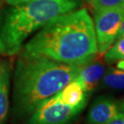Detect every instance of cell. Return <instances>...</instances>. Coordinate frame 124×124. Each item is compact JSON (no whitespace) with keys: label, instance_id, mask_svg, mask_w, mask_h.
Returning <instances> with one entry per match:
<instances>
[{"label":"cell","instance_id":"1","mask_svg":"<svg viewBox=\"0 0 124 124\" xmlns=\"http://www.w3.org/2000/svg\"><path fill=\"white\" fill-rule=\"evenodd\" d=\"M23 53L66 64L84 65L97 54L94 23L86 8L54 17L24 46Z\"/></svg>","mask_w":124,"mask_h":124},{"label":"cell","instance_id":"2","mask_svg":"<svg viewBox=\"0 0 124 124\" xmlns=\"http://www.w3.org/2000/svg\"><path fill=\"white\" fill-rule=\"evenodd\" d=\"M83 65L66 64L41 55L23 53L14 81V111L18 118L31 116L45 100L77 77Z\"/></svg>","mask_w":124,"mask_h":124},{"label":"cell","instance_id":"3","mask_svg":"<svg viewBox=\"0 0 124 124\" xmlns=\"http://www.w3.org/2000/svg\"><path fill=\"white\" fill-rule=\"evenodd\" d=\"M78 0H33L14 5L0 18V54L18 53L25 40L54 17L76 10Z\"/></svg>","mask_w":124,"mask_h":124},{"label":"cell","instance_id":"4","mask_svg":"<svg viewBox=\"0 0 124 124\" xmlns=\"http://www.w3.org/2000/svg\"><path fill=\"white\" fill-rule=\"evenodd\" d=\"M97 54L103 55L115 41L124 18V6L94 11Z\"/></svg>","mask_w":124,"mask_h":124},{"label":"cell","instance_id":"5","mask_svg":"<svg viewBox=\"0 0 124 124\" xmlns=\"http://www.w3.org/2000/svg\"><path fill=\"white\" fill-rule=\"evenodd\" d=\"M85 106H69L60 101L55 94L36 108L28 118L27 124H68Z\"/></svg>","mask_w":124,"mask_h":124},{"label":"cell","instance_id":"6","mask_svg":"<svg viewBox=\"0 0 124 124\" xmlns=\"http://www.w3.org/2000/svg\"><path fill=\"white\" fill-rule=\"evenodd\" d=\"M123 112L121 102L109 96H99L92 103L87 116V124H105Z\"/></svg>","mask_w":124,"mask_h":124},{"label":"cell","instance_id":"7","mask_svg":"<svg viewBox=\"0 0 124 124\" xmlns=\"http://www.w3.org/2000/svg\"><path fill=\"white\" fill-rule=\"evenodd\" d=\"M99 57L94 56L91 61L82 66L78 76L75 78L87 94L98 86L105 73V66Z\"/></svg>","mask_w":124,"mask_h":124},{"label":"cell","instance_id":"8","mask_svg":"<svg viewBox=\"0 0 124 124\" xmlns=\"http://www.w3.org/2000/svg\"><path fill=\"white\" fill-rule=\"evenodd\" d=\"M56 95L63 103L71 107L86 105L87 93L77 80L74 79L66 85Z\"/></svg>","mask_w":124,"mask_h":124},{"label":"cell","instance_id":"9","mask_svg":"<svg viewBox=\"0 0 124 124\" xmlns=\"http://www.w3.org/2000/svg\"><path fill=\"white\" fill-rule=\"evenodd\" d=\"M10 74L5 67H0V124H5L9 109Z\"/></svg>","mask_w":124,"mask_h":124},{"label":"cell","instance_id":"10","mask_svg":"<svg viewBox=\"0 0 124 124\" xmlns=\"http://www.w3.org/2000/svg\"><path fill=\"white\" fill-rule=\"evenodd\" d=\"M102 84L114 90H124V71L120 69L110 67L105 71L102 78Z\"/></svg>","mask_w":124,"mask_h":124},{"label":"cell","instance_id":"11","mask_svg":"<svg viewBox=\"0 0 124 124\" xmlns=\"http://www.w3.org/2000/svg\"><path fill=\"white\" fill-rule=\"evenodd\" d=\"M104 59L108 64L124 59V37L117 39V42L105 52Z\"/></svg>","mask_w":124,"mask_h":124},{"label":"cell","instance_id":"12","mask_svg":"<svg viewBox=\"0 0 124 124\" xmlns=\"http://www.w3.org/2000/svg\"><path fill=\"white\" fill-rule=\"evenodd\" d=\"M94 11L124 6V0H88Z\"/></svg>","mask_w":124,"mask_h":124},{"label":"cell","instance_id":"13","mask_svg":"<svg viewBox=\"0 0 124 124\" xmlns=\"http://www.w3.org/2000/svg\"><path fill=\"white\" fill-rule=\"evenodd\" d=\"M5 1L7 2V4L10 5V6H14V5L20 4L23 3V2H26L29 1H33V0H5Z\"/></svg>","mask_w":124,"mask_h":124},{"label":"cell","instance_id":"14","mask_svg":"<svg viewBox=\"0 0 124 124\" xmlns=\"http://www.w3.org/2000/svg\"><path fill=\"white\" fill-rule=\"evenodd\" d=\"M122 37H124V18H123V19L122 21V23H121L119 31H118V35H117V36H116L115 40H117V39L122 38Z\"/></svg>","mask_w":124,"mask_h":124},{"label":"cell","instance_id":"15","mask_svg":"<svg viewBox=\"0 0 124 124\" xmlns=\"http://www.w3.org/2000/svg\"><path fill=\"white\" fill-rule=\"evenodd\" d=\"M117 67L118 69L122 70L124 71V59H122V60H119V61H118V63H117Z\"/></svg>","mask_w":124,"mask_h":124},{"label":"cell","instance_id":"16","mask_svg":"<svg viewBox=\"0 0 124 124\" xmlns=\"http://www.w3.org/2000/svg\"><path fill=\"white\" fill-rule=\"evenodd\" d=\"M120 124H124V111L122 112L121 114V121H120Z\"/></svg>","mask_w":124,"mask_h":124},{"label":"cell","instance_id":"17","mask_svg":"<svg viewBox=\"0 0 124 124\" xmlns=\"http://www.w3.org/2000/svg\"><path fill=\"white\" fill-rule=\"evenodd\" d=\"M121 107H122V110H123V111H124V101L121 102Z\"/></svg>","mask_w":124,"mask_h":124},{"label":"cell","instance_id":"18","mask_svg":"<svg viewBox=\"0 0 124 124\" xmlns=\"http://www.w3.org/2000/svg\"><path fill=\"white\" fill-rule=\"evenodd\" d=\"M2 1H3V0H0V6H1V5H2Z\"/></svg>","mask_w":124,"mask_h":124}]
</instances>
